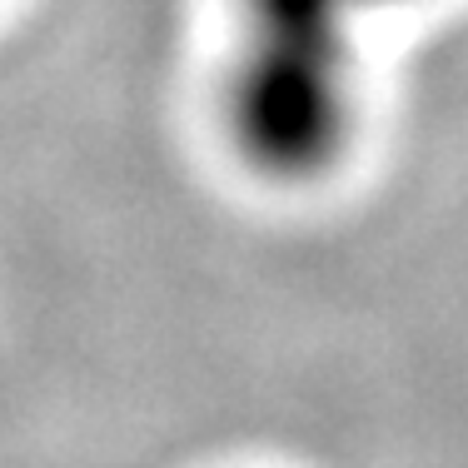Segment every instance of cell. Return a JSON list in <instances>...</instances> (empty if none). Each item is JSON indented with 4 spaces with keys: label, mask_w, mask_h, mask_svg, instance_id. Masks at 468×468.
<instances>
[{
    "label": "cell",
    "mask_w": 468,
    "mask_h": 468,
    "mask_svg": "<svg viewBox=\"0 0 468 468\" xmlns=\"http://www.w3.org/2000/svg\"><path fill=\"white\" fill-rule=\"evenodd\" d=\"M244 36H294V40H349L354 0H239Z\"/></svg>",
    "instance_id": "7a4b0ae2"
},
{
    "label": "cell",
    "mask_w": 468,
    "mask_h": 468,
    "mask_svg": "<svg viewBox=\"0 0 468 468\" xmlns=\"http://www.w3.org/2000/svg\"><path fill=\"white\" fill-rule=\"evenodd\" d=\"M354 5H388V0H354Z\"/></svg>",
    "instance_id": "3957f363"
},
{
    "label": "cell",
    "mask_w": 468,
    "mask_h": 468,
    "mask_svg": "<svg viewBox=\"0 0 468 468\" xmlns=\"http://www.w3.org/2000/svg\"><path fill=\"white\" fill-rule=\"evenodd\" d=\"M349 40L244 36L229 80V130L270 175H314L349 135Z\"/></svg>",
    "instance_id": "6da1fadb"
}]
</instances>
